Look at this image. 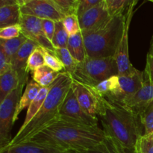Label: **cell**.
<instances>
[{
  "label": "cell",
  "mask_w": 153,
  "mask_h": 153,
  "mask_svg": "<svg viewBox=\"0 0 153 153\" xmlns=\"http://www.w3.org/2000/svg\"><path fill=\"white\" fill-rule=\"evenodd\" d=\"M60 73L44 65L32 73V79L41 88H49L58 78Z\"/></svg>",
  "instance_id": "7402d4cb"
},
{
  "label": "cell",
  "mask_w": 153,
  "mask_h": 153,
  "mask_svg": "<svg viewBox=\"0 0 153 153\" xmlns=\"http://www.w3.org/2000/svg\"><path fill=\"white\" fill-rule=\"evenodd\" d=\"M137 1L136 0L133 1V3L130 6L129 9L126 13V20L125 28L122 39L119 43L117 49L114 55V59L116 61L118 69V75L123 76L131 73L135 67H133L129 61L128 55V30H129L130 23L133 16V9Z\"/></svg>",
  "instance_id": "30bf717a"
},
{
  "label": "cell",
  "mask_w": 153,
  "mask_h": 153,
  "mask_svg": "<svg viewBox=\"0 0 153 153\" xmlns=\"http://www.w3.org/2000/svg\"><path fill=\"white\" fill-rule=\"evenodd\" d=\"M71 88L81 107L91 116L98 117L103 107L104 97L99 95L93 87L73 79Z\"/></svg>",
  "instance_id": "ba28073f"
},
{
  "label": "cell",
  "mask_w": 153,
  "mask_h": 153,
  "mask_svg": "<svg viewBox=\"0 0 153 153\" xmlns=\"http://www.w3.org/2000/svg\"><path fill=\"white\" fill-rule=\"evenodd\" d=\"M111 18L105 0H101L99 4L93 7L79 18L81 31H90L100 28Z\"/></svg>",
  "instance_id": "4fadbf2b"
},
{
  "label": "cell",
  "mask_w": 153,
  "mask_h": 153,
  "mask_svg": "<svg viewBox=\"0 0 153 153\" xmlns=\"http://www.w3.org/2000/svg\"><path fill=\"white\" fill-rule=\"evenodd\" d=\"M100 1L101 0H79L76 16H78V18H79L88 10L99 4Z\"/></svg>",
  "instance_id": "d590c367"
},
{
  "label": "cell",
  "mask_w": 153,
  "mask_h": 153,
  "mask_svg": "<svg viewBox=\"0 0 153 153\" xmlns=\"http://www.w3.org/2000/svg\"><path fill=\"white\" fill-rule=\"evenodd\" d=\"M98 118L101 120L106 135L129 149H135L144 134V128L138 114L105 98L103 100V107Z\"/></svg>",
  "instance_id": "7a4b0ae2"
},
{
  "label": "cell",
  "mask_w": 153,
  "mask_h": 153,
  "mask_svg": "<svg viewBox=\"0 0 153 153\" xmlns=\"http://www.w3.org/2000/svg\"><path fill=\"white\" fill-rule=\"evenodd\" d=\"M134 150L126 147L114 138L106 135L100 144L85 153H134Z\"/></svg>",
  "instance_id": "ac0fdd59"
},
{
  "label": "cell",
  "mask_w": 153,
  "mask_h": 153,
  "mask_svg": "<svg viewBox=\"0 0 153 153\" xmlns=\"http://www.w3.org/2000/svg\"><path fill=\"white\" fill-rule=\"evenodd\" d=\"M152 100H153V85L143 79V87L140 91L117 103L125 106L140 116L143 108Z\"/></svg>",
  "instance_id": "5bb4252c"
},
{
  "label": "cell",
  "mask_w": 153,
  "mask_h": 153,
  "mask_svg": "<svg viewBox=\"0 0 153 153\" xmlns=\"http://www.w3.org/2000/svg\"><path fill=\"white\" fill-rule=\"evenodd\" d=\"M149 53L150 54H153V35L152 39H151V42H150V46H149Z\"/></svg>",
  "instance_id": "60d3db41"
},
{
  "label": "cell",
  "mask_w": 153,
  "mask_h": 153,
  "mask_svg": "<svg viewBox=\"0 0 153 153\" xmlns=\"http://www.w3.org/2000/svg\"><path fill=\"white\" fill-rule=\"evenodd\" d=\"M21 34H22V28L19 24L0 28V39L2 40L16 38L19 37Z\"/></svg>",
  "instance_id": "836d02e7"
},
{
  "label": "cell",
  "mask_w": 153,
  "mask_h": 153,
  "mask_svg": "<svg viewBox=\"0 0 153 153\" xmlns=\"http://www.w3.org/2000/svg\"><path fill=\"white\" fill-rule=\"evenodd\" d=\"M119 77V88L117 91L112 95L104 98L114 102H120L124 99L136 94L143 85V71L134 68L131 73L120 76Z\"/></svg>",
  "instance_id": "8fae6325"
},
{
  "label": "cell",
  "mask_w": 153,
  "mask_h": 153,
  "mask_svg": "<svg viewBox=\"0 0 153 153\" xmlns=\"http://www.w3.org/2000/svg\"><path fill=\"white\" fill-rule=\"evenodd\" d=\"M49 88H42L41 89H40V92H39L38 95H37V97L35 98V100H34V101L32 102V103L28 106V110H27L26 116H25L23 123H22L20 128H25V127L31 122V120L36 116V114L38 113L40 108L42 107L45 100H46V97H47L48 93H49Z\"/></svg>",
  "instance_id": "603a6c76"
},
{
  "label": "cell",
  "mask_w": 153,
  "mask_h": 153,
  "mask_svg": "<svg viewBox=\"0 0 153 153\" xmlns=\"http://www.w3.org/2000/svg\"><path fill=\"white\" fill-rule=\"evenodd\" d=\"M144 134L149 135L153 133V100L148 103L140 114Z\"/></svg>",
  "instance_id": "f1b7e54d"
},
{
  "label": "cell",
  "mask_w": 153,
  "mask_h": 153,
  "mask_svg": "<svg viewBox=\"0 0 153 153\" xmlns=\"http://www.w3.org/2000/svg\"><path fill=\"white\" fill-rule=\"evenodd\" d=\"M38 47H40L38 43L30 39H27L25 43L21 46L11 60L12 69L17 72L21 82L24 85L28 82V73L26 71L27 63L31 53Z\"/></svg>",
  "instance_id": "9a60e30c"
},
{
  "label": "cell",
  "mask_w": 153,
  "mask_h": 153,
  "mask_svg": "<svg viewBox=\"0 0 153 153\" xmlns=\"http://www.w3.org/2000/svg\"><path fill=\"white\" fill-rule=\"evenodd\" d=\"M41 88V87L37 82H34L33 79L28 81L25 91H24V94H22L20 100H19L17 111H16V117H15V120L18 119V117H19L20 112L23 111L25 108H28V106L35 100V98L38 95Z\"/></svg>",
  "instance_id": "44dd1931"
},
{
  "label": "cell",
  "mask_w": 153,
  "mask_h": 153,
  "mask_svg": "<svg viewBox=\"0 0 153 153\" xmlns=\"http://www.w3.org/2000/svg\"><path fill=\"white\" fill-rule=\"evenodd\" d=\"M136 146L142 153H153V133L149 135H143Z\"/></svg>",
  "instance_id": "e575fe53"
},
{
  "label": "cell",
  "mask_w": 153,
  "mask_h": 153,
  "mask_svg": "<svg viewBox=\"0 0 153 153\" xmlns=\"http://www.w3.org/2000/svg\"><path fill=\"white\" fill-rule=\"evenodd\" d=\"M150 1H152V2H153V0H150Z\"/></svg>",
  "instance_id": "7bdbcfd3"
},
{
  "label": "cell",
  "mask_w": 153,
  "mask_h": 153,
  "mask_svg": "<svg viewBox=\"0 0 153 153\" xmlns=\"http://www.w3.org/2000/svg\"><path fill=\"white\" fill-rule=\"evenodd\" d=\"M27 37L23 34H21L19 37L10 40H2L0 39V48L3 49L7 58L11 61L16 52L19 51L21 46L27 40Z\"/></svg>",
  "instance_id": "cb8c5ba5"
},
{
  "label": "cell",
  "mask_w": 153,
  "mask_h": 153,
  "mask_svg": "<svg viewBox=\"0 0 153 153\" xmlns=\"http://www.w3.org/2000/svg\"><path fill=\"white\" fill-rule=\"evenodd\" d=\"M55 5L64 16L76 15L79 0H53Z\"/></svg>",
  "instance_id": "4dcf8cb0"
},
{
  "label": "cell",
  "mask_w": 153,
  "mask_h": 153,
  "mask_svg": "<svg viewBox=\"0 0 153 153\" xmlns=\"http://www.w3.org/2000/svg\"><path fill=\"white\" fill-rule=\"evenodd\" d=\"M69 38L70 35L66 28H64L62 21L55 22V30L52 41L54 48L55 49L67 48Z\"/></svg>",
  "instance_id": "4316f807"
},
{
  "label": "cell",
  "mask_w": 153,
  "mask_h": 153,
  "mask_svg": "<svg viewBox=\"0 0 153 153\" xmlns=\"http://www.w3.org/2000/svg\"><path fill=\"white\" fill-rule=\"evenodd\" d=\"M96 92L102 97H107L112 95L117 91L119 88V77L118 75L113 76L100 82L97 86L93 87Z\"/></svg>",
  "instance_id": "484cf974"
},
{
  "label": "cell",
  "mask_w": 153,
  "mask_h": 153,
  "mask_svg": "<svg viewBox=\"0 0 153 153\" xmlns=\"http://www.w3.org/2000/svg\"><path fill=\"white\" fill-rule=\"evenodd\" d=\"M143 79L153 85V54L148 52L146 67L143 71Z\"/></svg>",
  "instance_id": "8d00e7d4"
},
{
  "label": "cell",
  "mask_w": 153,
  "mask_h": 153,
  "mask_svg": "<svg viewBox=\"0 0 153 153\" xmlns=\"http://www.w3.org/2000/svg\"><path fill=\"white\" fill-rule=\"evenodd\" d=\"M23 87L24 85H19L0 103V149L7 146L12 140L10 131L16 121L15 117Z\"/></svg>",
  "instance_id": "8992f818"
},
{
  "label": "cell",
  "mask_w": 153,
  "mask_h": 153,
  "mask_svg": "<svg viewBox=\"0 0 153 153\" xmlns=\"http://www.w3.org/2000/svg\"><path fill=\"white\" fill-rule=\"evenodd\" d=\"M18 0H0V7L17 4Z\"/></svg>",
  "instance_id": "ab89813d"
},
{
  "label": "cell",
  "mask_w": 153,
  "mask_h": 153,
  "mask_svg": "<svg viewBox=\"0 0 153 153\" xmlns=\"http://www.w3.org/2000/svg\"><path fill=\"white\" fill-rule=\"evenodd\" d=\"M67 49L73 58L79 63L83 62L88 57L82 31L70 36Z\"/></svg>",
  "instance_id": "d6986e66"
},
{
  "label": "cell",
  "mask_w": 153,
  "mask_h": 153,
  "mask_svg": "<svg viewBox=\"0 0 153 153\" xmlns=\"http://www.w3.org/2000/svg\"><path fill=\"white\" fill-rule=\"evenodd\" d=\"M134 0H105L108 10L111 16L125 14Z\"/></svg>",
  "instance_id": "83f0119b"
},
{
  "label": "cell",
  "mask_w": 153,
  "mask_h": 153,
  "mask_svg": "<svg viewBox=\"0 0 153 153\" xmlns=\"http://www.w3.org/2000/svg\"><path fill=\"white\" fill-rule=\"evenodd\" d=\"M106 137L99 126H88L57 120L30 140L46 143L67 152L85 153L100 144Z\"/></svg>",
  "instance_id": "6da1fadb"
},
{
  "label": "cell",
  "mask_w": 153,
  "mask_h": 153,
  "mask_svg": "<svg viewBox=\"0 0 153 153\" xmlns=\"http://www.w3.org/2000/svg\"><path fill=\"white\" fill-rule=\"evenodd\" d=\"M54 53L64 65V71L69 73L71 76H73L75 72H76L79 62H77L73 58V57L70 53L68 49L67 48L55 49Z\"/></svg>",
  "instance_id": "d4e9b609"
},
{
  "label": "cell",
  "mask_w": 153,
  "mask_h": 153,
  "mask_svg": "<svg viewBox=\"0 0 153 153\" xmlns=\"http://www.w3.org/2000/svg\"><path fill=\"white\" fill-rule=\"evenodd\" d=\"M126 13L112 16L97 29L82 31L88 57L108 58L114 56L123 34Z\"/></svg>",
  "instance_id": "277c9868"
},
{
  "label": "cell",
  "mask_w": 153,
  "mask_h": 153,
  "mask_svg": "<svg viewBox=\"0 0 153 153\" xmlns=\"http://www.w3.org/2000/svg\"><path fill=\"white\" fill-rule=\"evenodd\" d=\"M117 75L118 69L114 57H88L83 62L79 63L72 78L88 86L95 87L102 81Z\"/></svg>",
  "instance_id": "5b68a950"
},
{
  "label": "cell",
  "mask_w": 153,
  "mask_h": 153,
  "mask_svg": "<svg viewBox=\"0 0 153 153\" xmlns=\"http://www.w3.org/2000/svg\"><path fill=\"white\" fill-rule=\"evenodd\" d=\"M21 13L41 19L62 21L65 17L60 12L53 0H18Z\"/></svg>",
  "instance_id": "9c48e42d"
},
{
  "label": "cell",
  "mask_w": 153,
  "mask_h": 153,
  "mask_svg": "<svg viewBox=\"0 0 153 153\" xmlns=\"http://www.w3.org/2000/svg\"><path fill=\"white\" fill-rule=\"evenodd\" d=\"M21 13L20 6L17 4L0 7V28L19 24Z\"/></svg>",
  "instance_id": "ffe728a7"
},
{
  "label": "cell",
  "mask_w": 153,
  "mask_h": 153,
  "mask_svg": "<svg viewBox=\"0 0 153 153\" xmlns=\"http://www.w3.org/2000/svg\"><path fill=\"white\" fill-rule=\"evenodd\" d=\"M43 51H44L45 65L58 73H61L63 70H64V65L57 58L54 52L45 49H43Z\"/></svg>",
  "instance_id": "1f68e13d"
},
{
  "label": "cell",
  "mask_w": 153,
  "mask_h": 153,
  "mask_svg": "<svg viewBox=\"0 0 153 153\" xmlns=\"http://www.w3.org/2000/svg\"><path fill=\"white\" fill-rule=\"evenodd\" d=\"M19 25L22 28V34L25 37L38 43L43 49L52 52L55 51L52 43L43 32L41 19L30 15L22 14Z\"/></svg>",
  "instance_id": "7c38bea8"
},
{
  "label": "cell",
  "mask_w": 153,
  "mask_h": 153,
  "mask_svg": "<svg viewBox=\"0 0 153 153\" xmlns=\"http://www.w3.org/2000/svg\"><path fill=\"white\" fill-rule=\"evenodd\" d=\"M62 22L64 25V28H66L70 36L74 35V34L82 31L80 25H79V18L76 15L66 16Z\"/></svg>",
  "instance_id": "d6a6232c"
},
{
  "label": "cell",
  "mask_w": 153,
  "mask_h": 153,
  "mask_svg": "<svg viewBox=\"0 0 153 153\" xmlns=\"http://www.w3.org/2000/svg\"><path fill=\"white\" fill-rule=\"evenodd\" d=\"M58 120L88 126H98V117L91 116L83 110L72 88L61 105Z\"/></svg>",
  "instance_id": "52a82bcc"
},
{
  "label": "cell",
  "mask_w": 153,
  "mask_h": 153,
  "mask_svg": "<svg viewBox=\"0 0 153 153\" xmlns=\"http://www.w3.org/2000/svg\"><path fill=\"white\" fill-rule=\"evenodd\" d=\"M42 27L46 37L52 43L55 30V21L52 19H41Z\"/></svg>",
  "instance_id": "74e56055"
},
{
  "label": "cell",
  "mask_w": 153,
  "mask_h": 153,
  "mask_svg": "<svg viewBox=\"0 0 153 153\" xmlns=\"http://www.w3.org/2000/svg\"><path fill=\"white\" fill-rule=\"evenodd\" d=\"M0 153H79L67 152L46 143L28 141L8 145L0 149Z\"/></svg>",
  "instance_id": "2e32d148"
},
{
  "label": "cell",
  "mask_w": 153,
  "mask_h": 153,
  "mask_svg": "<svg viewBox=\"0 0 153 153\" xmlns=\"http://www.w3.org/2000/svg\"><path fill=\"white\" fill-rule=\"evenodd\" d=\"M45 65L44 60V51L43 48L38 47L34 49V52L31 53L28 63H27L26 71L27 73L34 72L37 69Z\"/></svg>",
  "instance_id": "f546056e"
},
{
  "label": "cell",
  "mask_w": 153,
  "mask_h": 153,
  "mask_svg": "<svg viewBox=\"0 0 153 153\" xmlns=\"http://www.w3.org/2000/svg\"><path fill=\"white\" fill-rule=\"evenodd\" d=\"M73 78L64 71L50 85L48 95L38 113L23 128H19L8 145L28 141L34 135L58 120L60 108L71 88ZM7 145V146H8Z\"/></svg>",
  "instance_id": "3957f363"
},
{
  "label": "cell",
  "mask_w": 153,
  "mask_h": 153,
  "mask_svg": "<svg viewBox=\"0 0 153 153\" xmlns=\"http://www.w3.org/2000/svg\"><path fill=\"white\" fill-rule=\"evenodd\" d=\"M134 153H142L141 151L140 150V149H139L137 146H136L135 147V150H134Z\"/></svg>",
  "instance_id": "b9f144b4"
},
{
  "label": "cell",
  "mask_w": 153,
  "mask_h": 153,
  "mask_svg": "<svg viewBox=\"0 0 153 153\" xmlns=\"http://www.w3.org/2000/svg\"><path fill=\"white\" fill-rule=\"evenodd\" d=\"M22 83L19 74L13 69H10L0 76V103L7 97L9 94L14 91Z\"/></svg>",
  "instance_id": "e0dca14e"
},
{
  "label": "cell",
  "mask_w": 153,
  "mask_h": 153,
  "mask_svg": "<svg viewBox=\"0 0 153 153\" xmlns=\"http://www.w3.org/2000/svg\"><path fill=\"white\" fill-rule=\"evenodd\" d=\"M11 68V61L7 58L3 49L0 48V76Z\"/></svg>",
  "instance_id": "f35d334b"
}]
</instances>
